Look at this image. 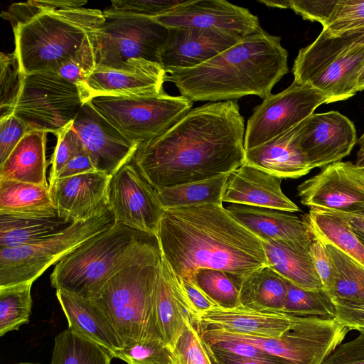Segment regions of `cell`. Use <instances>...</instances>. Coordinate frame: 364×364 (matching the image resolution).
<instances>
[{"instance_id":"1","label":"cell","mask_w":364,"mask_h":364,"mask_svg":"<svg viewBox=\"0 0 364 364\" xmlns=\"http://www.w3.org/2000/svg\"><path fill=\"white\" fill-rule=\"evenodd\" d=\"M243 116L235 100L192 108L132 162L155 191L230 173L245 163Z\"/></svg>"},{"instance_id":"2","label":"cell","mask_w":364,"mask_h":364,"mask_svg":"<svg viewBox=\"0 0 364 364\" xmlns=\"http://www.w3.org/2000/svg\"><path fill=\"white\" fill-rule=\"evenodd\" d=\"M162 256L178 277L198 269L225 272L239 287L269 266L263 242L221 204L165 210L156 234Z\"/></svg>"},{"instance_id":"3","label":"cell","mask_w":364,"mask_h":364,"mask_svg":"<svg viewBox=\"0 0 364 364\" xmlns=\"http://www.w3.org/2000/svg\"><path fill=\"white\" fill-rule=\"evenodd\" d=\"M281 38L263 29L194 68L173 71L166 80L192 102H220L257 95L265 99L289 72Z\"/></svg>"},{"instance_id":"4","label":"cell","mask_w":364,"mask_h":364,"mask_svg":"<svg viewBox=\"0 0 364 364\" xmlns=\"http://www.w3.org/2000/svg\"><path fill=\"white\" fill-rule=\"evenodd\" d=\"M161 258L156 235L116 223L58 262L50 284L56 290L94 299L118 272Z\"/></svg>"},{"instance_id":"5","label":"cell","mask_w":364,"mask_h":364,"mask_svg":"<svg viewBox=\"0 0 364 364\" xmlns=\"http://www.w3.org/2000/svg\"><path fill=\"white\" fill-rule=\"evenodd\" d=\"M104 21L103 11L80 7L45 11L18 25L14 52L23 72L57 73Z\"/></svg>"},{"instance_id":"6","label":"cell","mask_w":364,"mask_h":364,"mask_svg":"<svg viewBox=\"0 0 364 364\" xmlns=\"http://www.w3.org/2000/svg\"><path fill=\"white\" fill-rule=\"evenodd\" d=\"M161 262L136 264L122 270L91 299L112 322L124 347L146 340L164 341L155 309Z\"/></svg>"},{"instance_id":"7","label":"cell","mask_w":364,"mask_h":364,"mask_svg":"<svg viewBox=\"0 0 364 364\" xmlns=\"http://www.w3.org/2000/svg\"><path fill=\"white\" fill-rule=\"evenodd\" d=\"M115 223L114 215L108 208L87 220L71 223L36 242L0 248V288L33 284L49 267Z\"/></svg>"},{"instance_id":"8","label":"cell","mask_w":364,"mask_h":364,"mask_svg":"<svg viewBox=\"0 0 364 364\" xmlns=\"http://www.w3.org/2000/svg\"><path fill=\"white\" fill-rule=\"evenodd\" d=\"M112 125L139 144L164 133L193 106L189 99L164 91L139 95H100L87 101Z\"/></svg>"},{"instance_id":"9","label":"cell","mask_w":364,"mask_h":364,"mask_svg":"<svg viewBox=\"0 0 364 364\" xmlns=\"http://www.w3.org/2000/svg\"><path fill=\"white\" fill-rule=\"evenodd\" d=\"M77 85L53 72L26 75L13 114L28 132L57 134L70 124L84 105Z\"/></svg>"},{"instance_id":"10","label":"cell","mask_w":364,"mask_h":364,"mask_svg":"<svg viewBox=\"0 0 364 364\" xmlns=\"http://www.w3.org/2000/svg\"><path fill=\"white\" fill-rule=\"evenodd\" d=\"M104 16V22L92 34L96 68H121L132 58L159 63V52L168 36L167 28L151 18Z\"/></svg>"},{"instance_id":"11","label":"cell","mask_w":364,"mask_h":364,"mask_svg":"<svg viewBox=\"0 0 364 364\" xmlns=\"http://www.w3.org/2000/svg\"><path fill=\"white\" fill-rule=\"evenodd\" d=\"M326 102V96L318 90L294 82L281 92L269 95L254 108L247 121L245 149L260 146L291 129Z\"/></svg>"},{"instance_id":"12","label":"cell","mask_w":364,"mask_h":364,"mask_svg":"<svg viewBox=\"0 0 364 364\" xmlns=\"http://www.w3.org/2000/svg\"><path fill=\"white\" fill-rule=\"evenodd\" d=\"M297 196L310 209L332 213H364V168L350 161L323 167L300 183Z\"/></svg>"},{"instance_id":"13","label":"cell","mask_w":364,"mask_h":364,"mask_svg":"<svg viewBox=\"0 0 364 364\" xmlns=\"http://www.w3.org/2000/svg\"><path fill=\"white\" fill-rule=\"evenodd\" d=\"M107 198L116 223L156 235L165 210L132 160L111 176Z\"/></svg>"},{"instance_id":"14","label":"cell","mask_w":364,"mask_h":364,"mask_svg":"<svg viewBox=\"0 0 364 364\" xmlns=\"http://www.w3.org/2000/svg\"><path fill=\"white\" fill-rule=\"evenodd\" d=\"M298 138L311 169L341 161L358 141L353 123L337 111L311 114L301 122Z\"/></svg>"},{"instance_id":"15","label":"cell","mask_w":364,"mask_h":364,"mask_svg":"<svg viewBox=\"0 0 364 364\" xmlns=\"http://www.w3.org/2000/svg\"><path fill=\"white\" fill-rule=\"evenodd\" d=\"M73 128L97 171L114 175L129 162L138 146L85 102L73 122Z\"/></svg>"},{"instance_id":"16","label":"cell","mask_w":364,"mask_h":364,"mask_svg":"<svg viewBox=\"0 0 364 364\" xmlns=\"http://www.w3.org/2000/svg\"><path fill=\"white\" fill-rule=\"evenodd\" d=\"M153 19L167 28H212L241 38L262 29L258 18L247 9L224 0L186 1L169 12Z\"/></svg>"},{"instance_id":"17","label":"cell","mask_w":364,"mask_h":364,"mask_svg":"<svg viewBox=\"0 0 364 364\" xmlns=\"http://www.w3.org/2000/svg\"><path fill=\"white\" fill-rule=\"evenodd\" d=\"M166 73L158 63L129 59L121 68H96L77 85L84 103L100 95H139L164 91Z\"/></svg>"},{"instance_id":"18","label":"cell","mask_w":364,"mask_h":364,"mask_svg":"<svg viewBox=\"0 0 364 364\" xmlns=\"http://www.w3.org/2000/svg\"><path fill=\"white\" fill-rule=\"evenodd\" d=\"M159 63L167 73L196 67L243 38L228 32L196 27L169 28Z\"/></svg>"},{"instance_id":"19","label":"cell","mask_w":364,"mask_h":364,"mask_svg":"<svg viewBox=\"0 0 364 364\" xmlns=\"http://www.w3.org/2000/svg\"><path fill=\"white\" fill-rule=\"evenodd\" d=\"M111 176L100 171L58 178L49 185L58 216L68 223L87 220L108 208Z\"/></svg>"},{"instance_id":"20","label":"cell","mask_w":364,"mask_h":364,"mask_svg":"<svg viewBox=\"0 0 364 364\" xmlns=\"http://www.w3.org/2000/svg\"><path fill=\"white\" fill-rule=\"evenodd\" d=\"M225 208L235 220L262 242H281L309 249L316 239L308 223L290 213L234 203Z\"/></svg>"},{"instance_id":"21","label":"cell","mask_w":364,"mask_h":364,"mask_svg":"<svg viewBox=\"0 0 364 364\" xmlns=\"http://www.w3.org/2000/svg\"><path fill=\"white\" fill-rule=\"evenodd\" d=\"M282 178L244 163L229 173L223 202L288 213L301 211L282 191Z\"/></svg>"},{"instance_id":"22","label":"cell","mask_w":364,"mask_h":364,"mask_svg":"<svg viewBox=\"0 0 364 364\" xmlns=\"http://www.w3.org/2000/svg\"><path fill=\"white\" fill-rule=\"evenodd\" d=\"M155 309L160 333L172 351L183 331L186 318H190L200 333L199 314L190 303L178 277L163 256L156 286Z\"/></svg>"},{"instance_id":"23","label":"cell","mask_w":364,"mask_h":364,"mask_svg":"<svg viewBox=\"0 0 364 364\" xmlns=\"http://www.w3.org/2000/svg\"><path fill=\"white\" fill-rule=\"evenodd\" d=\"M200 333L223 331L267 338H281L291 325L290 315L259 311L245 306L215 308L199 317Z\"/></svg>"},{"instance_id":"24","label":"cell","mask_w":364,"mask_h":364,"mask_svg":"<svg viewBox=\"0 0 364 364\" xmlns=\"http://www.w3.org/2000/svg\"><path fill=\"white\" fill-rule=\"evenodd\" d=\"M55 294L68 328L106 348L113 355L124 347L112 322L93 299L60 289H57Z\"/></svg>"},{"instance_id":"25","label":"cell","mask_w":364,"mask_h":364,"mask_svg":"<svg viewBox=\"0 0 364 364\" xmlns=\"http://www.w3.org/2000/svg\"><path fill=\"white\" fill-rule=\"evenodd\" d=\"M300 124L260 146L245 150V163L282 179L298 178L309 173L311 168L298 138Z\"/></svg>"},{"instance_id":"26","label":"cell","mask_w":364,"mask_h":364,"mask_svg":"<svg viewBox=\"0 0 364 364\" xmlns=\"http://www.w3.org/2000/svg\"><path fill=\"white\" fill-rule=\"evenodd\" d=\"M47 134L39 131L26 133L0 165V180L16 181L49 188L46 178Z\"/></svg>"},{"instance_id":"27","label":"cell","mask_w":364,"mask_h":364,"mask_svg":"<svg viewBox=\"0 0 364 364\" xmlns=\"http://www.w3.org/2000/svg\"><path fill=\"white\" fill-rule=\"evenodd\" d=\"M363 66L364 46H358L329 62L307 84L326 96V104L345 100L358 92Z\"/></svg>"},{"instance_id":"28","label":"cell","mask_w":364,"mask_h":364,"mask_svg":"<svg viewBox=\"0 0 364 364\" xmlns=\"http://www.w3.org/2000/svg\"><path fill=\"white\" fill-rule=\"evenodd\" d=\"M269 266L289 282L304 289H324L309 249L281 242H263Z\"/></svg>"},{"instance_id":"29","label":"cell","mask_w":364,"mask_h":364,"mask_svg":"<svg viewBox=\"0 0 364 364\" xmlns=\"http://www.w3.org/2000/svg\"><path fill=\"white\" fill-rule=\"evenodd\" d=\"M0 214L51 218L58 215L49 188L0 180Z\"/></svg>"},{"instance_id":"30","label":"cell","mask_w":364,"mask_h":364,"mask_svg":"<svg viewBox=\"0 0 364 364\" xmlns=\"http://www.w3.org/2000/svg\"><path fill=\"white\" fill-rule=\"evenodd\" d=\"M288 291V281L269 266L247 276L239 287L242 306L272 312H282Z\"/></svg>"},{"instance_id":"31","label":"cell","mask_w":364,"mask_h":364,"mask_svg":"<svg viewBox=\"0 0 364 364\" xmlns=\"http://www.w3.org/2000/svg\"><path fill=\"white\" fill-rule=\"evenodd\" d=\"M315 236L343 251L364 267V243L336 213L309 210L302 216Z\"/></svg>"},{"instance_id":"32","label":"cell","mask_w":364,"mask_h":364,"mask_svg":"<svg viewBox=\"0 0 364 364\" xmlns=\"http://www.w3.org/2000/svg\"><path fill=\"white\" fill-rule=\"evenodd\" d=\"M68 223L58 215L40 218L0 214V248L36 242L59 232Z\"/></svg>"},{"instance_id":"33","label":"cell","mask_w":364,"mask_h":364,"mask_svg":"<svg viewBox=\"0 0 364 364\" xmlns=\"http://www.w3.org/2000/svg\"><path fill=\"white\" fill-rule=\"evenodd\" d=\"M229 173L156 191L164 210L203 204H221Z\"/></svg>"},{"instance_id":"34","label":"cell","mask_w":364,"mask_h":364,"mask_svg":"<svg viewBox=\"0 0 364 364\" xmlns=\"http://www.w3.org/2000/svg\"><path fill=\"white\" fill-rule=\"evenodd\" d=\"M111 352L67 328L55 337L50 364H111Z\"/></svg>"},{"instance_id":"35","label":"cell","mask_w":364,"mask_h":364,"mask_svg":"<svg viewBox=\"0 0 364 364\" xmlns=\"http://www.w3.org/2000/svg\"><path fill=\"white\" fill-rule=\"evenodd\" d=\"M323 242L334 276L333 288L328 294L331 297L364 299V267L334 245Z\"/></svg>"},{"instance_id":"36","label":"cell","mask_w":364,"mask_h":364,"mask_svg":"<svg viewBox=\"0 0 364 364\" xmlns=\"http://www.w3.org/2000/svg\"><path fill=\"white\" fill-rule=\"evenodd\" d=\"M31 285V283H22L0 288L1 336L29 322Z\"/></svg>"},{"instance_id":"37","label":"cell","mask_w":364,"mask_h":364,"mask_svg":"<svg viewBox=\"0 0 364 364\" xmlns=\"http://www.w3.org/2000/svg\"><path fill=\"white\" fill-rule=\"evenodd\" d=\"M281 313L299 316H314L334 319L336 311L325 289H304L288 282V291Z\"/></svg>"},{"instance_id":"38","label":"cell","mask_w":364,"mask_h":364,"mask_svg":"<svg viewBox=\"0 0 364 364\" xmlns=\"http://www.w3.org/2000/svg\"><path fill=\"white\" fill-rule=\"evenodd\" d=\"M193 276L198 287L219 308L230 309L242 306L239 289L225 272L200 268Z\"/></svg>"},{"instance_id":"39","label":"cell","mask_w":364,"mask_h":364,"mask_svg":"<svg viewBox=\"0 0 364 364\" xmlns=\"http://www.w3.org/2000/svg\"><path fill=\"white\" fill-rule=\"evenodd\" d=\"M26 75L15 53L0 55V119L13 114Z\"/></svg>"},{"instance_id":"40","label":"cell","mask_w":364,"mask_h":364,"mask_svg":"<svg viewBox=\"0 0 364 364\" xmlns=\"http://www.w3.org/2000/svg\"><path fill=\"white\" fill-rule=\"evenodd\" d=\"M114 358L127 364H175L173 351L163 340H146L124 347Z\"/></svg>"},{"instance_id":"41","label":"cell","mask_w":364,"mask_h":364,"mask_svg":"<svg viewBox=\"0 0 364 364\" xmlns=\"http://www.w3.org/2000/svg\"><path fill=\"white\" fill-rule=\"evenodd\" d=\"M173 354L175 364H213L200 333L188 318Z\"/></svg>"},{"instance_id":"42","label":"cell","mask_w":364,"mask_h":364,"mask_svg":"<svg viewBox=\"0 0 364 364\" xmlns=\"http://www.w3.org/2000/svg\"><path fill=\"white\" fill-rule=\"evenodd\" d=\"M86 4V1L73 0L27 1L11 4L6 11H2L1 16L9 21L14 29L18 25L27 22L45 11L68 8H80Z\"/></svg>"},{"instance_id":"43","label":"cell","mask_w":364,"mask_h":364,"mask_svg":"<svg viewBox=\"0 0 364 364\" xmlns=\"http://www.w3.org/2000/svg\"><path fill=\"white\" fill-rule=\"evenodd\" d=\"M364 26V0H338L322 31L333 36Z\"/></svg>"},{"instance_id":"44","label":"cell","mask_w":364,"mask_h":364,"mask_svg":"<svg viewBox=\"0 0 364 364\" xmlns=\"http://www.w3.org/2000/svg\"><path fill=\"white\" fill-rule=\"evenodd\" d=\"M183 0H123L112 1L103 11L105 14L129 15L155 18L183 4Z\"/></svg>"},{"instance_id":"45","label":"cell","mask_w":364,"mask_h":364,"mask_svg":"<svg viewBox=\"0 0 364 364\" xmlns=\"http://www.w3.org/2000/svg\"><path fill=\"white\" fill-rule=\"evenodd\" d=\"M73 122L56 134L57 144L51 159L49 185L71 159L85 150L81 139L73 128Z\"/></svg>"},{"instance_id":"46","label":"cell","mask_w":364,"mask_h":364,"mask_svg":"<svg viewBox=\"0 0 364 364\" xmlns=\"http://www.w3.org/2000/svg\"><path fill=\"white\" fill-rule=\"evenodd\" d=\"M92 34L57 72L59 75L77 85L82 83L96 68Z\"/></svg>"},{"instance_id":"47","label":"cell","mask_w":364,"mask_h":364,"mask_svg":"<svg viewBox=\"0 0 364 364\" xmlns=\"http://www.w3.org/2000/svg\"><path fill=\"white\" fill-rule=\"evenodd\" d=\"M335 320L348 330L364 331V299L331 297Z\"/></svg>"},{"instance_id":"48","label":"cell","mask_w":364,"mask_h":364,"mask_svg":"<svg viewBox=\"0 0 364 364\" xmlns=\"http://www.w3.org/2000/svg\"><path fill=\"white\" fill-rule=\"evenodd\" d=\"M28 132L25 124L13 114L0 119V165Z\"/></svg>"},{"instance_id":"49","label":"cell","mask_w":364,"mask_h":364,"mask_svg":"<svg viewBox=\"0 0 364 364\" xmlns=\"http://www.w3.org/2000/svg\"><path fill=\"white\" fill-rule=\"evenodd\" d=\"M338 0H289V9L301 15L304 19L320 23L325 26Z\"/></svg>"},{"instance_id":"50","label":"cell","mask_w":364,"mask_h":364,"mask_svg":"<svg viewBox=\"0 0 364 364\" xmlns=\"http://www.w3.org/2000/svg\"><path fill=\"white\" fill-rule=\"evenodd\" d=\"M322 364H364V331L339 344Z\"/></svg>"},{"instance_id":"51","label":"cell","mask_w":364,"mask_h":364,"mask_svg":"<svg viewBox=\"0 0 364 364\" xmlns=\"http://www.w3.org/2000/svg\"><path fill=\"white\" fill-rule=\"evenodd\" d=\"M309 254L324 289L329 293L333 285V269L324 243L316 237L309 247Z\"/></svg>"},{"instance_id":"52","label":"cell","mask_w":364,"mask_h":364,"mask_svg":"<svg viewBox=\"0 0 364 364\" xmlns=\"http://www.w3.org/2000/svg\"><path fill=\"white\" fill-rule=\"evenodd\" d=\"M207 348L213 364H293L286 359L276 356L269 358L243 357L218 349Z\"/></svg>"},{"instance_id":"53","label":"cell","mask_w":364,"mask_h":364,"mask_svg":"<svg viewBox=\"0 0 364 364\" xmlns=\"http://www.w3.org/2000/svg\"><path fill=\"white\" fill-rule=\"evenodd\" d=\"M178 279L190 303L199 314V317L202 313L218 307L198 287L193 275L178 277Z\"/></svg>"},{"instance_id":"54","label":"cell","mask_w":364,"mask_h":364,"mask_svg":"<svg viewBox=\"0 0 364 364\" xmlns=\"http://www.w3.org/2000/svg\"><path fill=\"white\" fill-rule=\"evenodd\" d=\"M206 346L243 357L269 358L273 356L254 346L235 341H218L210 345H206Z\"/></svg>"},{"instance_id":"55","label":"cell","mask_w":364,"mask_h":364,"mask_svg":"<svg viewBox=\"0 0 364 364\" xmlns=\"http://www.w3.org/2000/svg\"><path fill=\"white\" fill-rule=\"evenodd\" d=\"M95 171H97L94 167L85 150H84L75 158L71 159L64 166V168L58 175L56 179L68 178Z\"/></svg>"},{"instance_id":"56","label":"cell","mask_w":364,"mask_h":364,"mask_svg":"<svg viewBox=\"0 0 364 364\" xmlns=\"http://www.w3.org/2000/svg\"><path fill=\"white\" fill-rule=\"evenodd\" d=\"M343 218L353 232L364 243V213L341 214L336 213Z\"/></svg>"},{"instance_id":"57","label":"cell","mask_w":364,"mask_h":364,"mask_svg":"<svg viewBox=\"0 0 364 364\" xmlns=\"http://www.w3.org/2000/svg\"><path fill=\"white\" fill-rule=\"evenodd\" d=\"M357 143L359 145V149L357 152L355 164L360 168H364V133L358 139Z\"/></svg>"},{"instance_id":"58","label":"cell","mask_w":364,"mask_h":364,"mask_svg":"<svg viewBox=\"0 0 364 364\" xmlns=\"http://www.w3.org/2000/svg\"><path fill=\"white\" fill-rule=\"evenodd\" d=\"M258 1L269 7L289 9V0H259Z\"/></svg>"},{"instance_id":"59","label":"cell","mask_w":364,"mask_h":364,"mask_svg":"<svg viewBox=\"0 0 364 364\" xmlns=\"http://www.w3.org/2000/svg\"><path fill=\"white\" fill-rule=\"evenodd\" d=\"M357 89L358 92L362 91L364 90V66L361 69L358 77V83H357Z\"/></svg>"},{"instance_id":"60","label":"cell","mask_w":364,"mask_h":364,"mask_svg":"<svg viewBox=\"0 0 364 364\" xmlns=\"http://www.w3.org/2000/svg\"><path fill=\"white\" fill-rule=\"evenodd\" d=\"M21 364H34V363H21ZM38 364V363H37Z\"/></svg>"}]
</instances>
